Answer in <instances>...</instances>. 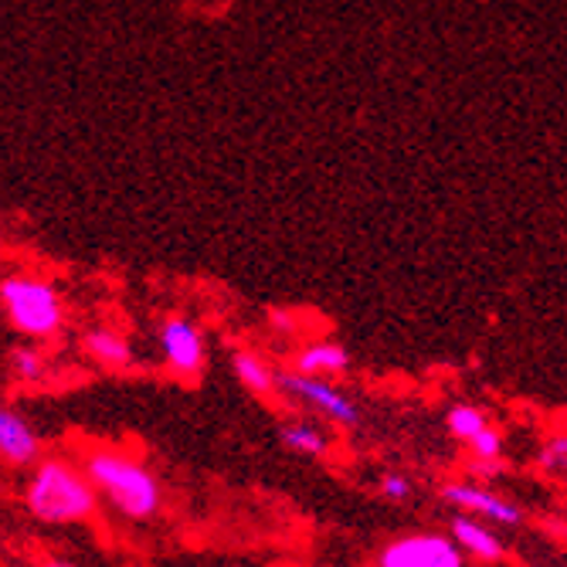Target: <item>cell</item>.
<instances>
[{
    "label": "cell",
    "mask_w": 567,
    "mask_h": 567,
    "mask_svg": "<svg viewBox=\"0 0 567 567\" xmlns=\"http://www.w3.org/2000/svg\"><path fill=\"white\" fill-rule=\"evenodd\" d=\"M452 540L466 550V557H476L480 564H499L506 557V544L499 540L496 527L486 524V520H476V517H466V513H458L449 527Z\"/></svg>",
    "instance_id": "8fae6325"
},
{
    "label": "cell",
    "mask_w": 567,
    "mask_h": 567,
    "mask_svg": "<svg viewBox=\"0 0 567 567\" xmlns=\"http://www.w3.org/2000/svg\"><path fill=\"white\" fill-rule=\"evenodd\" d=\"M279 439L282 445L292 452V455H302V458H327L330 455V439L327 432L317 425V422H309V419H292V422H282L279 425Z\"/></svg>",
    "instance_id": "4fadbf2b"
},
{
    "label": "cell",
    "mask_w": 567,
    "mask_h": 567,
    "mask_svg": "<svg viewBox=\"0 0 567 567\" xmlns=\"http://www.w3.org/2000/svg\"><path fill=\"white\" fill-rule=\"evenodd\" d=\"M483 429H489V419H486V411L476 408V404H452L449 408V415H445V432L462 442V445H470Z\"/></svg>",
    "instance_id": "5bb4252c"
},
{
    "label": "cell",
    "mask_w": 567,
    "mask_h": 567,
    "mask_svg": "<svg viewBox=\"0 0 567 567\" xmlns=\"http://www.w3.org/2000/svg\"><path fill=\"white\" fill-rule=\"evenodd\" d=\"M157 343H161L167 371L181 381H197L204 374V368H208V343H204V333L184 313L161 320Z\"/></svg>",
    "instance_id": "8992f818"
},
{
    "label": "cell",
    "mask_w": 567,
    "mask_h": 567,
    "mask_svg": "<svg viewBox=\"0 0 567 567\" xmlns=\"http://www.w3.org/2000/svg\"><path fill=\"white\" fill-rule=\"evenodd\" d=\"M537 466L544 473H567V432L544 439V445L537 449Z\"/></svg>",
    "instance_id": "2e32d148"
},
{
    "label": "cell",
    "mask_w": 567,
    "mask_h": 567,
    "mask_svg": "<svg viewBox=\"0 0 567 567\" xmlns=\"http://www.w3.org/2000/svg\"><path fill=\"white\" fill-rule=\"evenodd\" d=\"M442 499L455 513H466V517L486 520L493 527H517L524 520L520 503L506 499L503 493H496V489H489L483 483H445Z\"/></svg>",
    "instance_id": "52a82bcc"
},
{
    "label": "cell",
    "mask_w": 567,
    "mask_h": 567,
    "mask_svg": "<svg viewBox=\"0 0 567 567\" xmlns=\"http://www.w3.org/2000/svg\"><path fill=\"white\" fill-rule=\"evenodd\" d=\"M378 493L388 503H404V499H411V493H415V483H411L404 473H384L378 480Z\"/></svg>",
    "instance_id": "ac0fdd59"
},
{
    "label": "cell",
    "mask_w": 567,
    "mask_h": 567,
    "mask_svg": "<svg viewBox=\"0 0 567 567\" xmlns=\"http://www.w3.org/2000/svg\"><path fill=\"white\" fill-rule=\"evenodd\" d=\"M0 309H4L8 323L31 340H51L65 327L62 292L38 276L0 279Z\"/></svg>",
    "instance_id": "3957f363"
},
{
    "label": "cell",
    "mask_w": 567,
    "mask_h": 567,
    "mask_svg": "<svg viewBox=\"0 0 567 567\" xmlns=\"http://www.w3.org/2000/svg\"><path fill=\"white\" fill-rule=\"evenodd\" d=\"M378 567H466V550L452 534L415 530L388 540L378 550Z\"/></svg>",
    "instance_id": "5b68a950"
},
{
    "label": "cell",
    "mask_w": 567,
    "mask_h": 567,
    "mask_svg": "<svg viewBox=\"0 0 567 567\" xmlns=\"http://www.w3.org/2000/svg\"><path fill=\"white\" fill-rule=\"evenodd\" d=\"M82 350L89 360H95L106 371H130L133 368V347L120 330L110 327H92L82 333Z\"/></svg>",
    "instance_id": "7c38bea8"
},
{
    "label": "cell",
    "mask_w": 567,
    "mask_h": 567,
    "mask_svg": "<svg viewBox=\"0 0 567 567\" xmlns=\"http://www.w3.org/2000/svg\"><path fill=\"white\" fill-rule=\"evenodd\" d=\"M269 327L279 333H296V313L292 309H269Z\"/></svg>",
    "instance_id": "d6986e66"
},
{
    "label": "cell",
    "mask_w": 567,
    "mask_h": 567,
    "mask_svg": "<svg viewBox=\"0 0 567 567\" xmlns=\"http://www.w3.org/2000/svg\"><path fill=\"white\" fill-rule=\"evenodd\" d=\"M231 374L238 378V384L245 391H251L255 398H262V401H276L282 398V381L272 364H269V357H262L259 350H251V347H235L231 350Z\"/></svg>",
    "instance_id": "30bf717a"
},
{
    "label": "cell",
    "mask_w": 567,
    "mask_h": 567,
    "mask_svg": "<svg viewBox=\"0 0 567 567\" xmlns=\"http://www.w3.org/2000/svg\"><path fill=\"white\" fill-rule=\"evenodd\" d=\"M8 364H11V374L18 381H24V384H38L48 374V360H44V353L38 347H18V350H11Z\"/></svg>",
    "instance_id": "9a60e30c"
},
{
    "label": "cell",
    "mask_w": 567,
    "mask_h": 567,
    "mask_svg": "<svg viewBox=\"0 0 567 567\" xmlns=\"http://www.w3.org/2000/svg\"><path fill=\"white\" fill-rule=\"evenodd\" d=\"M0 462L11 470H28L41 462V435L8 404H0Z\"/></svg>",
    "instance_id": "ba28073f"
},
{
    "label": "cell",
    "mask_w": 567,
    "mask_h": 567,
    "mask_svg": "<svg viewBox=\"0 0 567 567\" xmlns=\"http://www.w3.org/2000/svg\"><path fill=\"white\" fill-rule=\"evenodd\" d=\"M466 449H470V455H473L476 462H483V466H496V462L503 458V435L489 425V429H483Z\"/></svg>",
    "instance_id": "e0dca14e"
},
{
    "label": "cell",
    "mask_w": 567,
    "mask_h": 567,
    "mask_svg": "<svg viewBox=\"0 0 567 567\" xmlns=\"http://www.w3.org/2000/svg\"><path fill=\"white\" fill-rule=\"evenodd\" d=\"M24 506L34 520L51 527H72L95 517L99 489L92 486L89 473L65 455L41 458L28 486H24Z\"/></svg>",
    "instance_id": "6da1fadb"
},
{
    "label": "cell",
    "mask_w": 567,
    "mask_h": 567,
    "mask_svg": "<svg viewBox=\"0 0 567 567\" xmlns=\"http://www.w3.org/2000/svg\"><path fill=\"white\" fill-rule=\"evenodd\" d=\"M279 381H282V398H289L292 404H299L306 411H313V415H320L333 429L353 432V429H360V422H364V415H360V404L347 391H340L333 381L302 378L296 371H282Z\"/></svg>",
    "instance_id": "277c9868"
},
{
    "label": "cell",
    "mask_w": 567,
    "mask_h": 567,
    "mask_svg": "<svg viewBox=\"0 0 567 567\" xmlns=\"http://www.w3.org/2000/svg\"><path fill=\"white\" fill-rule=\"evenodd\" d=\"M82 470L89 473L99 496H106L120 517L133 524H146L164 509V486L143 462L120 449H92L85 452Z\"/></svg>",
    "instance_id": "7a4b0ae2"
},
{
    "label": "cell",
    "mask_w": 567,
    "mask_h": 567,
    "mask_svg": "<svg viewBox=\"0 0 567 567\" xmlns=\"http://www.w3.org/2000/svg\"><path fill=\"white\" fill-rule=\"evenodd\" d=\"M353 368L350 360V350L340 343V340H306L299 343L296 357H292V371L302 374V378H323V381H333V378H343L347 371Z\"/></svg>",
    "instance_id": "9c48e42d"
},
{
    "label": "cell",
    "mask_w": 567,
    "mask_h": 567,
    "mask_svg": "<svg viewBox=\"0 0 567 567\" xmlns=\"http://www.w3.org/2000/svg\"><path fill=\"white\" fill-rule=\"evenodd\" d=\"M41 567H75L72 560H65V557H44L41 560Z\"/></svg>",
    "instance_id": "ffe728a7"
}]
</instances>
